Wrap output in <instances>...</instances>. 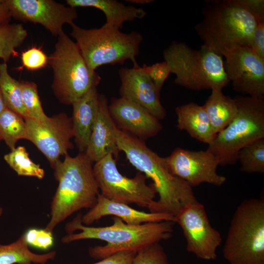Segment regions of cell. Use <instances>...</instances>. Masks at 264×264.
<instances>
[{"instance_id":"e0dca14e","label":"cell","mask_w":264,"mask_h":264,"mask_svg":"<svg viewBox=\"0 0 264 264\" xmlns=\"http://www.w3.org/2000/svg\"><path fill=\"white\" fill-rule=\"evenodd\" d=\"M108 109L118 129L139 139L154 136L163 128L159 120L145 109L125 98H112Z\"/></svg>"},{"instance_id":"8d00e7d4","label":"cell","mask_w":264,"mask_h":264,"mask_svg":"<svg viewBox=\"0 0 264 264\" xmlns=\"http://www.w3.org/2000/svg\"><path fill=\"white\" fill-rule=\"evenodd\" d=\"M12 16L8 8L3 2L0 4V24L9 23Z\"/></svg>"},{"instance_id":"83f0119b","label":"cell","mask_w":264,"mask_h":264,"mask_svg":"<svg viewBox=\"0 0 264 264\" xmlns=\"http://www.w3.org/2000/svg\"><path fill=\"white\" fill-rule=\"evenodd\" d=\"M4 159L18 176H33L39 179L44 176V170L31 160L23 146H19L5 154Z\"/></svg>"},{"instance_id":"5bb4252c","label":"cell","mask_w":264,"mask_h":264,"mask_svg":"<svg viewBox=\"0 0 264 264\" xmlns=\"http://www.w3.org/2000/svg\"><path fill=\"white\" fill-rule=\"evenodd\" d=\"M12 18L39 24L58 37L65 24L71 25L78 17L75 8L54 0H4Z\"/></svg>"},{"instance_id":"3957f363","label":"cell","mask_w":264,"mask_h":264,"mask_svg":"<svg viewBox=\"0 0 264 264\" xmlns=\"http://www.w3.org/2000/svg\"><path fill=\"white\" fill-rule=\"evenodd\" d=\"M79 213L65 226L67 234L62 238L64 243L86 239H96L107 242L104 245H96L88 249L89 256L95 260H102L123 251L137 252L155 242L170 239L174 222L170 221L130 225L121 219L113 217V224L101 227L88 226L81 221Z\"/></svg>"},{"instance_id":"cb8c5ba5","label":"cell","mask_w":264,"mask_h":264,"mask_svg":"<svg viewBox=\"0 0 264 264\" xmlns=\"http://www.w3.org/2000/svg\"><path fill=\"white\" fill-rule=\"evenodd\" d=\"M55 251L37 254L30 251L23 235L8 244L0 243V264H45L53 260Z\"/></svg>"},{"instance_id":"8992f818","label":"cell","mask_w":264,"mask_h":264,"mask_svg":"<svg viewBox=\"0 0 264 264\" xmlns=\"http://www.w3.org/2000/svg\"><path fill=\"white\" fill-rule=\"evenodd\" d=\"M70 36L74 39L88 66L92 70L102 66L123 65L127 60L138 66L136 57L143 39L137 31L129 33L104 24L100 28L86 29L73 23Z\"/></svg>"},{"instance_id":"277c9868","label":"cell","mask_w":264,"mask_h":264,"mask_svg":"<svg viewBox=\"0 0 264 264\" xmlns=\"http://www.w3.org/2000/svg\"><path fill=\"white\" fill-rule=\"evenodd\" d=\"M92 162L85 153L74 157L68 154L53 168L58 182L51 203L50 219L45 229L53 232L55 227L74 213L91 209L100 194L95 179Z\"/></svg>"},{"instance_id":"5b68a950","label":"cell","mask_w":264,"mask_h":264,"mask_svg":"<svg viewBox=\"0 0 264 264\" xmlns=\"http://www.w3.org/2000/svg\"><path fill=\"white\" fill-rule=\"evenodd\" d=\"M163 58L176 76V85L192 90H222L230 82L222 56L203 44L196 50L174 41L164 50Z\"/></svg>"},{"instance_id":"e575fe53","label":"cell","mask_w":264,"mask_h":264,"mask_svg":"<svg viewBox=\"0 0 264 264\" xmlns=\"http://www.w3.org/2000/svg\"><path fill=\"white\" fill-rule=\"evenodd\" d=\"M249 47L264 60V19L260 21L251 37Z\"/></svg>"},{"instance_id":"f35d334b","label":"cell","mask_w":264,"mask_h":264,"mask_svg":"<svg viewBox=\"0 0 264 264\" xmlns=\"http://www.w3.org/2000/svg\"><path fill=\"white\" fill-rule=\"evenodd\" d=\"M6 108L3 98L1 90L0 87V114Z\"/></svg>"},{"instance_id":"ac0fdd59","label":"cell","mask_w":264,"mask_h":264,"mask_svg":"<svg viewBox=\"0 0 264 264\" xmlns=\"http://www.w3.org/2000/svg\"><path fill=\"white\" fill-rule=\"evenodd\" d=\"M106 216L117 217L126 223L133 225L162 221L175 223V217L170 214L137 210L128 204L109 200L100 194L95 205L82 215L81 221L83 224L88 225Z\"/></svg>"},{"instance_id":"2e32d148","label":"cell","mask_w":264,"mask_h":264,"mask_svg":"<svg viewBox=\"0 0 264 264\" xmlns=\"http://www.w3.org/2000/svg\"><path fill=\"white\" fill-rule=\"evenodd\" d=\"M120 97L141 106L159 120L166 112L160 100V92L149 76L139 65L119 70Z\"/></svg>"},{"instance_id":"f546056e","label":"cell","mask_w":264,"mask_h":264,"mask_svg":"<svg viewBox=\"0 0 264 264\" xmlns=\"http://www.w3.org/2000/svg\"><path fill=\"white\" fill-rule=\"evenodd\" d=\"M21 85L22 102L28 118L36 120L45 118L47 115L43 109L37 84L33 82L22 81Z\"/></svg>"},{"instance_id":"d6a6232c","label":"cell","mask_w":264,"mask_h":264,"mask_svg":"<svg viewBox=\"0 0 264 264\" xmlns=\"http://www.w3.org/2000/svg\"><path fill=\"white\" fill-rule=\"evenodd\" d=\"M22 66L29 70L41 69L48 64V57L41 48L33 46L21 54Z\"/></svg>"},{"instance_id":"484cf974","label":"cell","mask_w":264,"mask_h":264,"mask_svg":"<svg viewBox=\"0 0 264 264\" xmlns=\"http://www.w3.org/2000/svg\"><path fill=\"white\" fill-rule=\"evenodd\" d=\"M26 137V125L24 118L19 114L6 108L0 114V138L11 151L14 149L16 142Z\"/></svg>"},{"instance_id":"9a60e30c","label":"cell","mask_w":264,"mask_h":264,"mask_svg":"<svg viewBox=\"0 0 264 264\" xmlns=\"http://www.w3.org/2000/svg\"><path fill=\"white\" fill-rule=\"evenodd\" d=\"M165 159L170 173L192 187L203 183L219 187L226 180L224 176L218 174L219 163L207 150L191 151L176 148Z\"/></svg>"},{"instance_id":"7a4b0ae2","label":"cell","mask_w":264,"mask_h":264,"mask_svg":"<svg viewBox=\"0 0 264 264\" xmlns=\"http://www.w3.org/2000/svg\"><path fill=\"white\" fill-rule=\"evenodd\" d=\"M115 134L119 151L124 152L130 163L153 181L159 198L149 210L150 212L166 213L175 217L185 206L198 201L192 187L170 173L165 157L151 150L141 139L117 126Z\"/></svg>"},{"instance_id":"74e56055","label":"cell","mask_w":264,"mask_h":264,"mask_svg":"<svg viewBox=\"0 0 264 264\" xmlns=\"http://www.w3.org/2000/svg\"><path fill=\"white\" fill-rule=\"evenodd\" d=\"M127 1L129 2L138 4H147L152 2L153 1V0H128Z\"/></svg>"},{"instance_id":"9c48e42d","label":"cell","mask_w":264,"mask_h":264,"mask_svg":"<svg viewBox=\"0 0 264 264\" xmlns=\"http://www.w3.org/2000/svg\"><path fill=\"white\" fill-rule=\"evenodd\" d=\"M234 98L238 108L236 116L216 135L206 149L222 166L235 164L242 148L264 138V99L243 95Z\"/></svg>"},{"instance_id":"8fae6325","label":"cell","mask_w":264,"mask_h":264,"mask_svg":"<svg viewBox=\"0 0 264 264\" xmlns=\"http://www.w3.org/2000/svg\"><path fill=\"white\" fill-rule=\"evenodd\" d=\"M24 120L26 139L43 153L52 168L60 156H65L74 148L70 141L74 137L72 120L66 113L47 116L42 120L27 118Z\"/></svg>"},{"instance_id":"30bf717a","label":"cell","mask_w":264,"mask_h":264,"mask_svg":"<svg viewBox=\"0 0 264 264\" xmlns=\"http://www.w3.org/2000/svg\"><path fill=\"white\" fill-rule=\"evenodd\" d=\"M93 172L100 194L109 200L149 210L155 201L156 193L153 184L146 183V176L140 172L132 178L122 175L111 154L95 162Z\"/></svg>"},{"instance_id":"ba28073f","label":"cell","mask_w":264,"mask_h":264,"mask_svg":"<svg viewBox=\"0 0 264 264\" xmlns=\"http://www.w3.org/2000/svg\"><path fill=\"white\" fill-rule=\"evenodd\" d=\"M48 64L53 71L51 88L64 105H71L89 89L97 87L101 80L88 67L75 41L64 31L57 37Z\"/></svg>"},{"instance_id":"ab89813d","label":"cell","mask_w":264,"mask_h":264,"mask_svg":"<svg viewBox=\"0 0 264 264\" xmlns=\"http://www.w3.org/2000/svg\"><path fill=\"white\" fill-rule=\"evenodd\" d=\"M3 213V208L0 207V216L2 215Z\"/></svg>"},{"instance_id":"d4e9b609","label":"cell","mask_w":264,"mask_h":264,"mask_svg":"<svg viewBox=\"0 0 264 264\" xmlns=\"http://www.w3.org/2000/svg\"><path fill=\"white\" fill-rule=\"evenodd\" d=\"M0 87L6 108L22 117L28 118L22 96L21 82L9 73L6 63H0Z\"/></svg>"},{"instance_id":"60d3db41","label":"cell","mask_w":264,"mask_h":264,"mask_svg":"<svg viewBox=\"0 0 264 264\" xmlns=\"http://www.w3.org/2000/svg\"><path fill=\"white\" fill-rule=\"evenodd\" d=\"M3 2V0H0V4Z\"/></svg>"},{"instance_id":"603a6c76","label":"cell","mask_w":264,"mask_h":264,"mask_svg":"<svg viewBox=\"0 0 264 264\" xmlns=\"http://www.w3.org/2000/svg\"><path fill=\"white\" fill-rule=\"evenodd\" d=\"M203 105L214 133L224 129L235 118L238 108L234 98L224 95L221 89H212Z\"/></svg>"},{"instance_id":"4316f807","label":"cell","mask_w":264,"mask_h":264,"mask_svg":"<svg viewBox=\"0 0 264 264\" xmlns=\"http://www.w3.org/2000/svg\"><path fill=\"white\" fill-rule=\"evenodd\" d=\"M27 34L21 23L0 24V58L3 63H6L17 54L16 48L23 43Z\"/></svg>"},{"instance_id":"836d02e7","label":"cell","mask_w":264,"mask_h":264,"mask_svg":"<svg viewBox=\"0 0 264 264\" xmlns=\"http://www.w3.org/2000/svg\"><path fill=\"white\" fill-rule=\"evenodd\" d=\"M142 68L160 92L166 79L170 73V68L167 63L164 61L151 66L143 64Z\"/></svg>"},{"instance_id":"4dcf8cb0","label":"cell","mask_w":264,"mask_h":264,"mask_svg":"<svg viewBox=\"0 0 264 264\" xmlns=\"http://www.w3.org/2000/svg\"><path fill=\"white\" fill-rule=\"evenodd\" d=\"M132 264H170L160 242L151 244L136 252Z\"/></svg>"},{"instance_id":"d6986e66","label":"cell","mask_w":264,"mask_h":264,"mask_svg":"<svg viewBox=\"0 0 264 264\" xmlns=\"http://www.w3.org/2000/svg\"><path fill=\"white\" fill-rule=\"evenodd\" d=\"M108 105L106 97L99 95L97 116L85 152L92 162L109 154L116 159L119 152L115 134L116 126L109 112Z\"/></svg>"},{"instance_id":"b9f144b4","label":"cell","mask_w":264,"mask_h":264,"mask_svg":"<svg viewBox=\"0 0 264 264\" xmlns=\"http://www.w3.org/2000/svg\"><path fill=\"white\" fill-rule=\"evenodd\" d=\"M1 140L0 138V141Z\"/></svg>"},{"instance_id":"d590c367","label":"cell","mask_w":264,"mask_h":264,"mask_svg":"<svg viewBox=\"0 0 264 264\" xmlns=\"http://www.w3.org/2000/svg\"><path fill=\"white\" fill-rule=\"evenodd\" d=\"M136 252L133 251L119 252L91 264H132Z\"/></svg>"},{"instance_id":"6da1fadb","label":"cell","mask_w":264,"mask_h":264,"mask_svg":"<svg viewBox=\"0 0 264 264\" xmlns=\"http://www.w3.org/2000/svg\"><path fill=\"white\" fill-rule=\"evenodd\" d=\"M202 12L195 30L203 45L221 55L234 45L249 46L255 28L264 19V0H206Z\"/></svg>"},{"instance_id":"4fadbf2b","label":"cell","mask_w":264,"mask_h":264,"mask_svg":"<svg viewBox=\"0 0 264 264\" xmlns=\"http://www.w3.org/2000/svg\"><path fill=\"white\" fill-rule=\"evenodd\" d=\"M225 70L234 90L252 97L264 98V60L249 46L234 45L221 53Z\"/></svg>"},{"instance_id":"1f68e13d","label":"cell","mask_w":264,"mask_h":264,"mask_svg":"<svg viewBox=\"0 0 264 264\" xmlns=\"http://www.w3.org/2000/svg\"><path fill=\"white\" fill-rule=\"evenodd\" d=\"M28 245L46 250L50 248L54 243L52 232L46 229L30 228L23 234Z\"/></svg>"},{"instance_id":"7402d4cb","label":"cell","mask_w":264,"mask_h":264,"mask_svg":"<svg viewBox=\"0 0 264 264\" xmlns=\"http://www.w3.org/2000/svg\"><path fill=\"white\" fill-rule=\"evenodd\" d=\"M67 5L73 8L93 7L102 11L106 21L104 25L120 29L123 23L141 19L147 13L141 8L125 5L115 0H67Z\"/></svg>"},{"instance_id":"ffe728a7","label":"cell","mask_w":264,"mask_h":264,"mask_svg":"<svg viewBox=\"0 0 264 264\" xmlns=\"http://www.w3.org/2000/svg\"><path fill=\"white\" fill-rule=\"evenodd\" d=\"M99 98L97 87H93L71 105L74 141L80 153H85L87 148L98 112Z\"/></svg>"},{"instance_id":"44dd1931","label":"cell","mask_w":264,"mask_h":264,"mask_svg":"<svg viewBox=\"0 0 264 264\" xmlns=\"http://www.w3.org/2000/svg\"><path fill=\"white\" fill-rule=\"evenodd\" d=\"M177 127L193 138L209 145L216 136L203 106L190 102L175 109Z\"/></svg>"},{"instance_id":"7c38bea8","label":"cell","mask_w":264,"mask_h":264,"mask_svg":"<svg viewBox=\"0 0 264 264\" xmlns=\"http://www.w3.org/2000/svg\"><path fill=\"white\" fill-rule=\"evenodd\" d=\"M186 241V250L198 258L216 259L220 233L210 224L204 206L198 201L185 206L175 217Z\"/></svg>"},{"instance_id":"52a82bcc","label":"cell","mask_w":264,"mask_h":264,"mask_svg":"<svg viewBox=\"0 0 264 264\" xmlns=\"http://www.w3.org/2000/svg\"><path fill=\"white\" fill-rule=\"evenodd\" d=\"M222 253L230 264H264V198L244 200L231 219Z\"/></svg>"},{"instance_id":"f1b7e54d","label":"cell","mask_w":264,"mask_h":264,"mask_svg":"<svg viewBox=\"0 0 264 264\" xmlns=\"http://www.w3.org/2000/svg\"><path fill=\"white\" fill-rule=\"evenodd\" d=\"M241 170L247 173H264V138L254 141L238 153Z\"/></svg>"}]
</instances>
